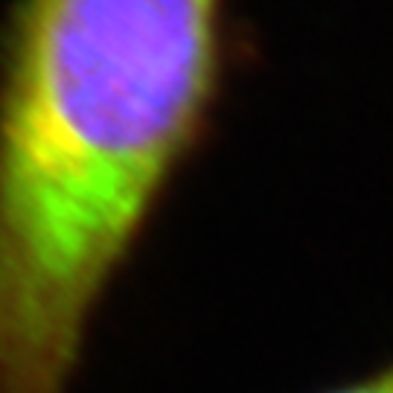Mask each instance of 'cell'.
Instances as JSON below:
<instances>
[{
    "mask_svg": "<svg viewBox=\"0 0 393 393\" xmlns=\"http://www.w3.org/2000/svg\"><path fill=\"white\" fill-rule=\"evenodd\" d=\"M324 393H393V361H387L379 370L367 373L356 382H347V385H338L332 390H324Z\"/></svg>",
    "mask_w": 393,
    "mask_h": 393,
    "instance_id": "obj_2",
    "label": "cell"
},
{
    "mask_svg": "<svg viewBox=\"0 0 393 393\" xmlns=\"http://www.w3.org/2000/svg\"><path fill=\"white\" fill-rule=\"evenodd\" d=\"M228 0H15L0 53V393H67L207 129Z\"/></svg>",
    "mask_w": 393,
    "mask_h": 393,
    "instance_id": "obj_1",
    "label": "cell"
}]
</instances>
